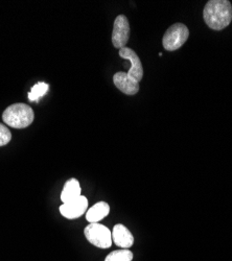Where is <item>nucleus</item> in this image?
I'll return each instance as SVG.
<instances>
[{"instance_id":"f257e3e1","label":"nucleus","mask_w":232,"mask_h":261,"mask_svg":"<svg viewBox=\"0 0 232 261\" xmlns=\"http://www.w3.org/2000/svg\"><path fill=\"white\" fill-rule=\"evenodd\" d=\"M203 19L209 29L222 31L232 20V6L228 0H210L204 8Z\"/></svg>"},{"instance_id":"f03ea898","label":"nucleus","mask_w":232,"mask_h":261,"mask_svg":"<svg viewBox=\"0 0 232 261\" xmlns=\"http://www.w3.org/2000/svg\"><path fill=\"white\" fill-rule=\"evenodd\" d=\"M35 114L33 109L25 103H14L8 107L4 114L3 120L6 124L14 128H24L33 123Z\"/></svg>"},{"instance_id":"7ed1b4c3","label":"nucleus","mask_w":232,"mask_h":261,"mask_svg":"<svg viewBox=\"0 0 232 261\" xmlns=\"http://www.w3.org/2000/svg\"><path fill=\"white\" fill-rule=\"evenodd\" d=\"M189 37V30L183 23H175L165 32L162 44L167 51H175L179 49Z\"/></svg>"},{"instance_id":"20e7f679","label":"nucleus","mask_w":232,"mask_h":261,"mask_svg":"<svg viewBox=\"0 0 232 261\" xmlns=\"http://www.w3.org/2000/svg\"><path fill=\"white\" fill-rule=\"evenodd\" d=\"M84 234L87 241L97 248L108 249L112 245V233L106 226L99 223L89 224L84 230Z\"/></svg>"},{"instance_id":"39448f33","label":"nucleus","mask_w":232,"mask_h":261,"mask_svg":"<svg viewBox=\"0 0 232 261\" xmlns=\"http://www.w3.org/2000/svg\"><path fill=\"white\" fill-rule=\"evenodd\" d=\"M130 37V24L128 18L124 15H119L114 20L112 32V44L115 48L121 49L125 47Z\"/></svg>"},{"instance_id":"423d86ee","label":"nucleus","mask_w":232,"mask_h":261,"mask_svg":"<svg viewBox=\"0 0 232 261\" xmlns=\"http://www.w3.org/2000/svg\"><path fill=\"white\" fill-rule=\"evenodd\" d=\"M88 200L87 198L81 195L80 198L60 206V213L68 220H74L82 216L87 211Z\"/></svg>"},{"instance_id":"0eeeda50","label":"nucleus","mask_w":232,"mask_h":261,"mask_svg":"<svg viewBox=\"0 0 232 261\" xmlns=\"http://www.w3.org/2000/svg\"><path fill=\"white\" fill-rule=\"evenodd\" d=\"M118 54H119L120 58L130 61L131 68L126 73H128L129 76H131L132 79H134L135 81H137L139 83L143 77V68H142L141 61H140L139 57L137 56V54L129 47H123V48L119 49Z\"/></svg>"},{"instance_id":"6e6552de","label":"nucleus","mask_w":232,"mask_h":261,"mask_svg":"<svg viewBox=\"0 0 232 261\" xmlns=\"http://www.w3.org/2000/svg\"><path fill=\"white\" fill-rule=\"evenodd\" d=\"M116 88L126 95H134L139 91V83L128 75L126 72H117L113 76Z\"/></svg>"},{"instance_id":"1a4fd4ad","label":"nucleus","mask_w":232,"mask_h":261,"mask_svg":"<svg viewBox=\"0 0 232 261\" xmlns=\"http://www.w3.org/2000/svg\"><path fill=\"white\" fill-rule=\"evenodd\" d=\"M112 242L122 249H129L134 244V237L128 228L118 224L113 228Z\"/></svg>"},{"instance_id":"9d476101","label":"nucleus","mask_w":232,"mask_h":261,"mask_svg":"<svg viewBox=\"0 0 232 261\" xmlns=\"http://www.w3.org/2000/svg\"><path fill=\"white\" fill-rule=\"evenodd\" d=\"M81 197V185L76 179L68 180L61 192V201L63 204L69 203Z\"/></svg>"},{"instance_id":"9b49d317","label":"nucleus","mask_w":232,"mask_h":261,"mask_svg":"<svg viewBox=\"0 0 232 261\" xmlns=\"http://www.w3.org/2000/svg\"><path fill=\"white\" fill-rule=\"evenodd\" d=\"M110 213V206L106 202H98L94 204L87 212L86 220L90 223H99Z\"/></svg>"},{"instance_id":"f8f14e48","label":"nucleus","mask_w":232,"mask_h":261,"mask_svg":"<svg viewBox=\"0 0 232 261\" xmlns=\"http://www.w3.org/2000/svg\"><path fill=\"white\" fill-rule=\"evenodd\" d=\"M49 89V85L44 82L37 83L29 93V100L31 101H38L39 98L43 97Z\"/></svg>"},{"instance_id":"ddd939ff","label":"nucleus","mask_w":232,"mask_h":261,"mask_svg":"<svg viewBox=\"0 0 232 261\" xmlns=\"http://www.w3.org/2000/svg\"><path fill=\"white\" fill-rule=\"evenodd\" d=\"M133 259V253L128 249L113 251L105 259V261H131Z\"/></svg>"},{"instance_id":"4468645a","label":"nucleus","mask_w":232,"mask_h":261,"mask_svg":"<svg viewBox=\"0 0 232 261\" xmlns=\"http://www.w3.org/2000/svg\"><path fill=\"white\" fill-rule=\"evenodd\" d=\"M12 139V134L8 126L0 123V146L7 145Z\"/></svg>"}]
</instances>
